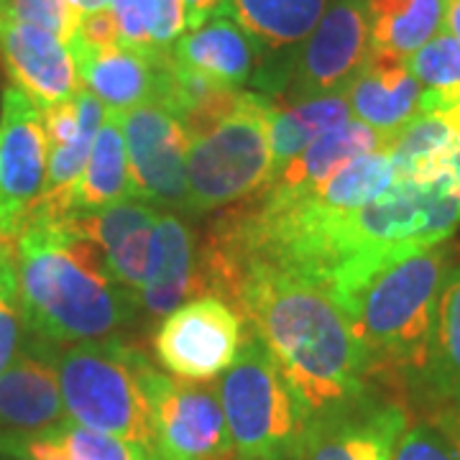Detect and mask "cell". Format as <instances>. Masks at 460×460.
Instances as JSON below:
<instances>
[{"label": "cell", "instance_id": "cell-17", "mask_svg": "<svg viewBox=\"0 0 460 460\" xmlns=\"http://www.w3.org/2000/svg\"><path fill=\"white\" fill-rule=\"evenodd\" d=\"M195 296H205L199 277L198 233L187 223V215L162 210L156 251L151 259L146 284L138 289L141 317L159 323Z\"/></svg>", "mask_w": 460, "mask_h": 460}, {"label": "cell", "instance_id": "cell-27", "mask_svg": "<svg viewBox=\"0 0 460 460\" xmlns=\"http://www.w3.org/2000/svg\"><path fill=\"white\" fill-rule=\"evenodd\" d=\"M411 77L422 84V113L460 105V44L440 31L407 59Z\"/></svg>", "mask_w": 460, "mask_h": 460}, {"label": "cell", "instance_id": "cell-39", "mask_svg": "<svg viewBox=\"0 0 460 460\" xmlns=\"http://www.w3.org/2000/svg\"><path fill=\"white\" fill-rule=\"evenodd\" d=\"M16 274V253L13 243H0V281Z\"/></svg>", "mask_w": 460, "mask_h": 460}, {"label": "cell", "instance_id": "cell-11", "mask_svg": "<svg viewBox=\"0 0 460 460\" xmlns=\"http://www.w3.org/2000/svg\"><path fill=\"white\" fill-rule=\"evenodd\" d=\"M47 187V136L41 111L16 84L0 95V243L29 226Z\"/></svg>", "mask_w": 460, "mask_h": 460}, {"label": "cell", "instance_id": "cell-12", "mask_svg": "<svg viewBox=\"0 0 460 460\" xmlns=\"http://www.w3.org/2000/svg\"><path fill=\"white\" fill-rule=\"evenodd\" d=\"M407 422V410L376 386L343 410L310 420L296 460H392Z\"/></svg>", "mask_w": 460, "mask_h": 460}, {"label": "cell", "instance_id": "cell-22", "mask_svg": "<svg viewBox=\"0 0 460 460\" xmlns=\"http://www.w3.org/2000/svg\"><path fill=\"white\" fill-rule=\"evenodd\" d=\"M332 0H226L230 16L261 47L263 57L296 49L320 23Z\"/></svg>", "mask_w": 460, "mask_h": 460}, {"label": "cell", "instance_id": "cell-3", "mask_svg": "<svg viewBox=\"0 0 460 460\" xmlns=\"http://www.w3.org/2000/svg\"><path fill=\"white\" fill-rule=\"evenodd\" d=\"M445 274L447 248L435 243L384 261L335 296L368 356L376 386L420 392Z\"/></svg>", "mask_w": 460, "mask_h": 460}, {"label": "cell", "instance_id": "cell-41", "mask_svg": "<svg viewBox=\"0 0 460 460\" xmlns=\"http://www.w3.org/2000/svg\"><path fill=\"white\" fill-rule=\"evenodd\" d=\"M0 460H26V458H18V456H13V453H3V450H0Z\"/></svg>", "mask_w": 460, "mask_h": 460}, {"label": "cell", "instance_id": "cell-24", "mask_svg": "<svg viewBox=\"0 0 460 460\" xmlns=\"http://www.w3.org/2000/svg\"><path fill=\"white\" fill-rule=\"evenodd\" d=\"M420 394L428 402H445L460 407V266L447 269L429 341V358Z\"/></svg>", "mask_w": 460, "mask_h": 460}, {"label": "cell", "instance_id": "cell-19", "mask_svg": "<svg viewBox=\"0 0 460 460\" xmlns=\"http://www.w3.org/2000/svg\"><path fill=\"white\" fill-rule=\"evenodd\" d=\"M172 57L213 83L241 90L253 80L263 51L233 18L213 16L195 31L181 33Z\"/></svg>", "mask_w": 460, "mask_h": 460}, {"label": "cell", "instance_id": "cell-26", "mask_svg": "<svg viewBox=\"0 0 460 460\" xmlns=\"http://www.w3.org/2000/svg\"><path fill=\"white\" fill-rule=\"evenodd\" d=\"M394 181L396 172L392 154H389V148H378V151L350 159L348 164L332 172L328 180L317 184L302 198L313 202L314 208L332 210V213H348V210H358L363 205L381 198L384 192H389Z\"/></svg>", "mask_w": 460, "mask_h": 460}, {"label": "cell", "instance_id": "cell-21", "mask_svg": "<svg viewBox=\"0 0 460 460\" xmlns=\"http://www.w3.org/2000/svg\"><path fill=\"white\" fill-rule=\"evenodd\" d=\"M131 198L136 195H133L131 172H128L126 141H123L118 115L108 111L83 174L69 192L66 217L98 213L102 208H111Z\"/></svg>", "mask_w": 460, "mask_h": 460}, {"label": "cell", "instance_id": "cell-5", "mask_svg": "<svg viewBox=\"0 0 460 460\" xmlns=\"http://www.w3.org/2000/svg\"><path fill=\"white\" fill-rule=\"evenodd\" d=\"M235 460H296L310 428L295 386L246 323L238 358L217 381Z\"/></svg>", "mask_w": 460, "mask_h": 460}, {"label": "cell", "instance_id": "cell-8", "mask_svg": "<svg viewBox=\"0 0 460 460\" xmlns=\"http://www.w3.org/2000/svg\"><path fill=\"white\" fill-rule=\"evenodd\" d=\"M154 425L156 460H235L217 386L172 378L146 361L141 366Z\"/></svg>", "mask_w": 460, "mask_h": 460}, {"label": "cell", "instance_id": "cell-10", "mask_svg": "<svg viewBox=\"0 0 460 460\" xmlns=\"http://www.w3.org/2000/svg\"><path fill=\"white\" fill-rule=\"evenodd\" d=\"M118 115L136 199L164 213L190 217L187 133L180 118L159 102H144Z\"/></svg>", "mask_w": 460, "mask_h": 460}, {"label": "cell", "instance_id": "cell-29", "mask_svg": "<svg viewBox=\"0 0 460 460\" xmlns=\"http://www.w3.org/2000/svg\"><path fill=\"white\" fill-rule=\"evenodd\" d=\"M3 18H13L23 23H33L39 29L57 33L66 47L77 36L83 13L72 8L66 0H5Z\"/></svg>", "mask_w": 460, "mask_h": 460}, {"label": "cell", "instance_id": "cell-36", "mask_svg": "<svg viewBox=\"0 0 460 460\" xmlns=\"http://www.w3.org/2000/svg\"><path fill=\"white\" fill-rule=\"evenodd\" d=\"M226 0H181L184 8V29L195 31L213 16H223Z\"/></svg>", "mask_w": 460, "mask_h": 460}, {"label": "cell", "instance_id": "cell-28", "mask_svg": "<svg viewBox=\"0 0 460 460\" xmlns=\"http://www.w3.org/2000/svg\"><path fill=\"white\" fill-rule=\"evenodd\" d=\"M440 31L443 0H411V5L402 16L371 21V47H384L410 59L414 51L425 47Z\"/></svg>", "mask_w": 460, "mask_h": 460}, {"label": "cell", "instance_id": "cell-30", "mask_svg": "<svg viewBox=\"0 0 460 460\" xmlns=\"http://www.w3.org/2000/svg\"><path fill=\"white\" fill-rule=\"evenodd\" d=\"M31 332L18 302L16 274L0 281V376L26 353Z\"/></svg>", "mask_w": 460, "mask_h": 460}, {"label": "cell", "instance_id": "cell-13", "mask_svg": "<svg viewBox=\"0 0 460 460\" xmlns=\"http://www.w3.org/2000/svg\"><path fill=\"white\" fill-rule=\"evenodd\" d=\"M0 59L18 90L39 111L69 100L80 87L75 57L57 33L0 18Z\"/></svg>", "mask_w": 460, "mask_h": 460}, {"label": "cell", "instance_id": "cell-34", "mask_svg": "<svg viewBox=\"0 0 460 460\" xmlns=\"http://www.w3.org/2000/svg\"><path fill=\"white\" fill-rule=\"evenodd\" d=\"M72 44H80V47H87V49L118 47V23H115L113 13L108 8L95 11V13H84Z\"/></svg>", "mask_w": 460, "mask_h": 460}, {"label": "cell", "instance_id": "cell-31", "mask_svg": "<svg viewBox=\"0 0 460 460\" xmlns=\"http://www.w3.org/2000/svg\"><path fill=\"white\" fill-rule=\"evenodd\" d=\"M392 460H460V453L432 422L420 420L402 432Z\"/></svg>", "mask_w": 460, "mask_h": 460}, {"label": "cell", "instance_id": "cell-40", "mask_svg": "<svg viewBox=\"0 0 460 460\" xmlns=\"http://www.w3.org/2000/svg\"><path fill=\"white\" fill-rule=\"evenodd\" d=\"M72 8H77L80 13H95V11H105L111 5V0H66Z\"/></svg>", "mask_w": 460, "mask_h": 460}, {"label": "cell", "instance_id": "cell-20", "mask_svg": "<svg viewBox=\"0 0 460 460\" xmlns=\"http://www.w3.org/2000/svg\"><path fill=\"white\" fill-rule=\"evenodd\" d=\"M389 146L392 144L384 136H378L374 128H368L361 120L350 118V120L341 123L338 128H330L328 133L317 136L295 162H289L279 174H274L269 180V184L259 195L274 199L302 198L310 190H314L317 184L328 180L332 172H338L341 166L348 164L350 159Z\"/></svg>", "mask_w": 460, "mask_h": 460}, {"label": "cell", "instance_id": "cell-38", "mask_svg": "<svg viewBox=\"0 0 460 460\" xmlns=\"http://www.w3.org/2000/svg\"><path fill=\"white\" fill-rule=\"evenodd\" d=\"M443 23L460 44V0H443Z\"/></svg>", "mask_w": 460, "mask_h": 460}, {"label": "cell", "instance_id": "cell-25", "mask_svg": "<svg viewBox=\"0 0 460 460\" xmlns=\"http://www.w3.org/2000/svg\"><path fill=\"white\" fill-rule=\"evenodd\" d=\"M0 450L26 460H151L136 445L113 435L84 429L75 422L44 435H5L0 432Z\"/></svg>", "mask_w": 460, "mask_h": 460}, {"label": "cell", "instance_id": "cell-1", "mask_svg": "<svg viewBox=\"0 0 460 460\" xmlns=\"http://www.w3.org/2000/svg\"><path fill=\"white\" fill-rule=\"evenodd\" d=\"M233 307L269 345L310 420L343 410L376 389L368 356L348 317L317 281L251 266Z\"/></svg>", "mask_w": 460, "mask_h": 460}, {"label": "cell", "instance_id": "cell-35", "mask_svg": "<svg viewBox=\"0 0 460 460\" xmlns=\"http://www.w3.org/2000/svg\"><path fill=\"white\" fill-rule=\"evenodd\" d=\"M425 420L440 429L460 453V407L445 404V402H429V410Z\"/></svg>", "mask_w": 460, "mask_h": 460}, {"label": "cell", "instance_id": "cell-4", "mask_svg": "<svg viewBox=\"0 0 460 460\" xmlns=\"http://www.w3.org/2000/svg\"><path fill=\"white\" fill-rule=\"evenodd\" d=\"M33 343L49 356L59 376L69 422L113 435L156 460L151 410L141 389V366L148 358L138 345L126 338L77 345Z\"/></svg>", "mask_w": 460, "mask_h": 460}, {"label": "cell", "instance_id": "cell-42", "mask_svg": "<svg viewBox=\"0 0 460 460\" xmlns=\"http://www.w3.org/2000/svg\"><path fill=\"white\" fill-rule=\"evenodd\" d=\"M3 13H5V0H0V18H3Z\"/></svg>", "mask_w": 460, "mask_h": 460}, {"label": "cell", "instance_id": "cell-18", "mask_svg": "<svg viewBox=\"0 0 460 460\" xmlns=\"http://www.w3.org/2000/svg\"><path fill=\"white\" fill-rule=\"evenodd\" d=\"M69 422L49 356L29 341L26 353L0 376V432L44 435Z\"/></svg>", "mask_w": 460, "mask_h": 460}, {"label": "cell", "instance_id": "cell-15", "mask_svg": "<svg viewBox=\"0 0 460 460\" xmlns=\"http://www.w3.org/2000/svg\"><path fill=\"white\" fill-rule=\"evenodd\" d=\"M422 84L411 77L407 59L384 47H371L368 59L345 98L356 120L374 128L389 144L404 126L422 115Z\"/></svg>", "mask_w": 460, "mask_h": 460}, {"label": "cell", "instance_id": "cell-6", "mask_svg": "<svg viewBox=\"0 0 460 460\" xmlns=\"http://www.w3.org/2000/svg\"><path fill=\"white\" fill-rule=\"evenodd\" d=\"M271 100L246 93L213 128L187 138L190 215L226 210L259 195L271 180Z\"/></svg>", "mask_w": 460, "mask_h": 460}, {"label": "cell", "instance_id": "cell-7", "mask_svg": "<svg viewBox=\"0 0 460 460\" xmlns=\"http://www.w3.org/2000/svg\"><path fill=\"white\" fill-rule=\"evenodd\" d=\"M371 51L368 0H332L313 33L287 54L263 57L251 84L266 98L310 100L345 93Z\"/></svg>", "mask_w": 460, "mask_h": 460}, {"label": "cell", "instance_id": "cell-16", "mask_svg": "<svg viewBox=\"0 0 460 460\" xmlns=\"http://www.w3.org/2000/svg\"><path fill=\"white\" fill-rule=\"evenodd\" d=\"M159 217L162 210L131 198L98 213L75 215L72 223L98 243L115 279L138 295L156 251Z\"/></svg>", "mask_w": 460, "mask_h": 460}, {"label": "cell", "instance_id": "cell-33", "mask_svg": "<svg viewBox=\"0 0 460 460\" xmlns=\"http://www.w3.org/2000/svg\"><path fill=\"white\" fill-rule=\"evenodd\" d=\"M154 33H151V44L156 51L169 54L172 47L177 44V39L184 31V8L181 0H154Z\"/></svg>", "mask_w": 460, "mask_h": 460}, {"label": "cell", "instance_id": "cell-32", "mask_svg": "<svg viewBox=\"0 0 460 460\" xmlns=\"http://www.w3.org/2000/svg\"><path fill=\"white\" fill-rule=\"evenodd\" d=\"M118 23V44L126 49H154V0H111Z\"/></svg>", "mask_w": 460, "mask_h": 460}, {"label": "cell", "instance_id": "cell-23", "mask_svg": "<svg viewBox=\"0 0 460 460\" xmlns=\"http://www.w3.org/2000/svg\"><path fill=\"white\" fill-rule=\"evenodd\" d=\"M271 100L269 111V144H271V177L313 144L317 136L350 120L345 93H332L310 100Z\"/></svg>", "mask_w": 460, "mask_h": 460}, {"label": "cell", "instance_id": "cell-14", "mask_svg": "<svg viewBox=\"0 0 460 460\" xmlns=\"http://www.w3.org/2000/svg\"><path fill=\"white\" fill-rule=\"evenodd\" d=\"M80 83L105 105L111 113H123L144 102H162L172 51L156 49H87L69 44Z\"/></svg>", "mask_w": 460, "mask_h": 460}, {"label": "cell", "instance_id": "cell-37", "mask_svg": "<svg viewBox=\"0 0 460 460\" xmlns=\"http://www.w3.org/2000/svg\"><path fill=\"white\" fill-rule=\"evenodd\" d=\"M411 5V0H368L371 21H384V18L402 16Z\"/></svg>", "mask_w": 460, "mask_h": 460}, {"label": "cell", "instance_id": "cell-9", "mask_svg": "<svg viewBox=\"0 0 460 460\" xmlns=\"http://www.w3.org/2000/svg\"><path fill=\"white\" fill-rule=\"evenodd\" d=\"M246 320L226 299L195 296L159 320L154 353L169 374L184 381H210L228 371L241 353Z\"/></svg>", "mask_w": 460, "mask_h": 460}, {"label": "cell", "instance_id": "cell-2", "mask_svg": "<svg viewBox=\"0 0 460 460\" xmlns=\"http://www.w3.org/2000/svg\"><path fill=\"white\" fill-rule=\"evenodd\" d=\"M21 313L33 341H118L141 320L138 295L108 269L100 246L65 220H31L13 241Z\"/></svg>", "mask_w": 460, "mask_h": 460}]
</instances>
